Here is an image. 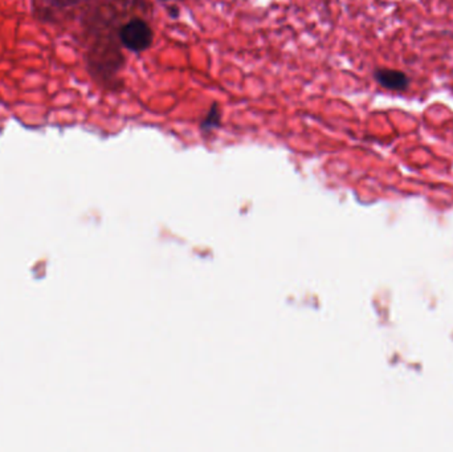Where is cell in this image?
<instances>
[{"mask_svg":"<svg viewBox=\"0 0 453 452\" xmlns=\"http://www.w3.org/2000/svg\"><path fill=\"white\" fill-rule=\"evenodd\" d=\"M121 44L129 51L139 54L149 49L154 40V34L150 25L143 19L134 18L126 21L119 28Z\"/></svg>","mask_w":453,"mask_h":452,"instance_id":"obj_1","label":"cell"},{"mask_svg":"<svg viewBox=\"0 0 453 452\" xmlns=\"http://www.w3.org/2000/svg\"><path fill=\"white\" fill-rule=\"evenodd\" d=\"M374 80L382 88L393 92H404L410 87L408 76L397 69L378 68L374 71Z\"/></svg>","mask_w":453,"mask_h":452,"instance_id":"obj_2","label":"cell"},{"mask_svg":"<svg viewBox=\"0 0 453 452\" xmlns=\"http://www.w3.org/2000/svg\"><path fill=\"white\" fill-rule=\"evenodd\" d=\"M222 124V111L218 102H213L208 109L207 114L205 115L203 121L200 122L202 132L209 133L218 129Z\"/></svg>","mask_w":453,"mask_h":452,"instance_id":"obj_3","label":"cell"},{"mask_svg":"<svg viewBox=\"0 0 453 452\" xmlns=\"http://www.w3.org/2000/svg\"><path fill=\"white\" fill-rule=\"evenodd\" d=\"M162 1H167V0H162Z\"/></svg>","mask_w":453,"mask_h":452,"instance_id":"obj_4","label":"cell"}]
</instances>
